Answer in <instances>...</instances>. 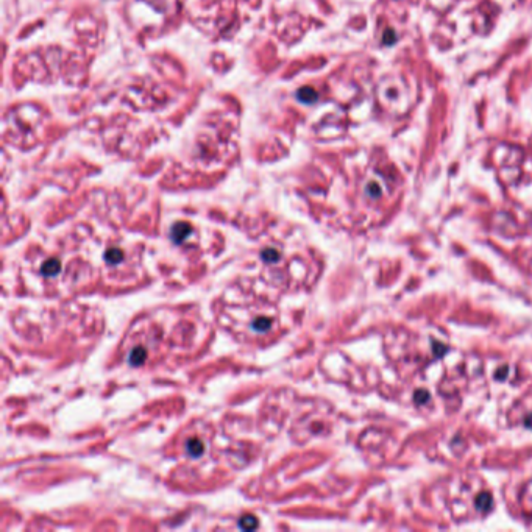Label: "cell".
Listing matches in <instances>:
<instances>
[{"instance_id": "obj_1", "label": "cell", "mask_w": 532, "mask_h": 532, "mask_svg": "<svg viewBox=\"0 0 532 532\" xmlns=\"http://www.w3.org/2000/svg\"><path fill=\"white\" fill-rule=\"evenodd\" d=\"M296 97H298V100L303 102V103H312V102L317 100L318 95H317V92H315L314 89H311V88H303V89L298 91Z\"/></svg>"}]
</instances>
